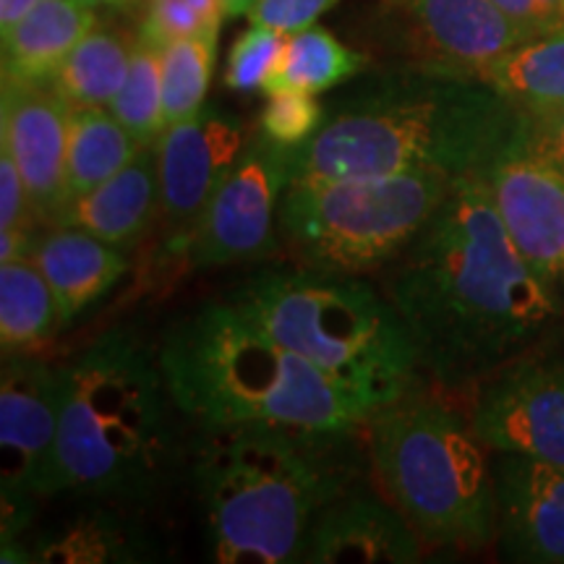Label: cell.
<instances>
[{"label":"cell","mask_w":564,"mask_h":564,"mask_svg":"<svg viewBox=\"0 0 564 564\" xmlns=\"http://www.w3.org/2000/svg\"><path fill=\"white\" fill-rule=\"evenodd\" d=\"M494 499L497 541L505 560L564 564V468L499 453Z\"/></svg>","instance_id":"9a60e30c"},{"label":"cell","mask_w":564,"mask_h":564,"mask_svg":"<svg viewBox=\"0 0 564 564\" xmlns=\"http://www.w3.org/2000/svg\"><path fill=\"white\" fill-rule=\"evenodd\" d=\"M293 150L253 133L188 238V262L215 270L270 259L280 249L278 212L291 183Z\"/></svg>","instance_id":"9c48e42d"},{"label":"cell","mask_w":564,"mask_h":564,"mask_svg":"<svg viewBox=\"0 0 564 564\" xmlns=\"http://www.w3.org/2000/svg\"><path fill=\"white\" fill-rule=\"evenodd\" d=\"M40 0H0V32H11Z\"/></svg>","instance_id":"e575fe53"},{"label":"cell","mask_w":564,"mask_h":564,"mask_svg":"<svg viewBox=\"0 0 564 564\" xmlns=\"http://www.w3.org/2000/svg\"><path fill=\"white\" fill-rule=\"evenodd\" d=\"M228 3V17H241V13H249L253 0H225Z\"/></svg>","instance_id":"8d00e7d4"},{"label":"cell","mask_w":564,"mask_h":564,"mask_svg":"<svg viewBox=\"0 0 564 564\" xmlns=\"http://www.w3.org/2000/svg\"><path fill=\"white\" fill-rule=\"evenodd\" d=\"M133 42L121 32L95 26L47 82L74 110L110 108L129 74Z\"/></svg>","instance_id":"d4e9b609"},{"label":"cell","mask_w":564,"mask_h":564,"mask_svg":"<svg viewBox=\"0 0 564 564\" xmlns=\"http://www.w3.org/2000/svg\"><path fill=\"white\" fill-rule=\"evenodd\" d=\"M84 3L91 6V9H112V11H123L137 6L139 0H84Z\"/></svg>","instance_id":"d590c367"},{"label":"cell","mask_w":564,"mask_h":564,"mask_svg":"<svg viewBox=\"0 0 564 564\" xmlns=\"http://www.w3.org/2000/svg\"><path fill=\"white\" fill-rule=\"evenodd\" d=\"M562 21H564V0H562Z\"/></svg>","instance_id":"f35d334b"},{"label":"cell","mask_w":564,"mask_h":564,"mask_svg":"<svg viewBox=\"0 0 564 564\" xmlns=\"http://www.w3.org/2000/svg\"><path fill=\"white\" fill-rule=\"evenodd\" d=\"M449 183L436 173L291 181L278 212L280 241L316 270L373 272L419 236Z\"/></svg>","instance_id":"ba28073f"},{"label":"cell","mask_w":564,"mask_h":564,"mask_svg":"<svg viewBox=\"0 0 564 564\" xmlns=\"http://www.w3.org/2000/svg\"><path fill=\"white\" fill-rule=\"evenodd\" d=\"M327 108L306 91H274L267 95V102L259 112L257 133L278 141V144L295 150L306 144L322 129Z\"/></svg>","instance_id":"4dcf8cb0"},{"label":"cell","mask_w":564,"mask_h":564,"mask_svg":"<svg viewBox=\"0 0 564 564\" xmlns=\"http://www.w3.org/2000/svg\"><path fill=\"white\" fill-rule=\"evenodd\" d=\"M352 436L259 423L199 429L194 489L212 562H303L316 518L356 481Z\"/></svg>","instance_id":"3957f363"},{"label":"cell","mask_w":564,"mask_h":564,"mask_svg":"<svg viewBox=\"0 0 564 564\" xmlns=\"http://www.w3.org/2000/svg\"><path fill=\"white\" fill-rule=\"evenodd\" d=\"M58 327V301L30 253L0 262V345L6 356L40 348Z\"/></svg>","instance_id":"cb8c5ba5"},{"label":"cell","mask_w":564,"mask_h":564,"mask_svg":"<svg viewBox=\"0 0 564 564\" xmlns=\"http://www.w3.org/2000/svg\"><path fill=\"white\" fill-rule=\"evenodd\" d=\"M30 562L137 564L158 560V544L137 520L110 510H89L45 528L26 546Z\"/></svg>","instance_id":"ffe728a7"},{"label":"cell","mask_w":564,"mask_h":564,"mask_svg":"<svg viewBox=\"0 0 564 564\" xmlns=\"http://www.w3.org/2000/svg\"><path fill=\"white\" fill-rule=\"evenodd\" d=\"M387 299L421 369L444 387L478 382L533 352L564 314V301L514 249L481 173L449 183L392 262Z\"/></svg>","instance_id":"6da1fadb"},{"label":"cell","mask_w":564,"mask_h":564,"mask_svg":"<svg viewBox=\"0 0 564 564\" xmlns=\"http://www.w3.org/2000/svg\"><path fill=\"white\" fill-rule=\"evenodd\" d=\"M158 209V154L154 147H144L123 171L63 204L53 223L87 230L100 241L126 251L144 236Z\"/></svg>","instance_id":"d6986e66"},{"label":"cell","mask_w":564,"mask_h":564,"mask_svg":"<svg viewBox=\"0 0 564 564\" xmlns=\"http://www.w3.org/2000/svg\"><path fill=\"white\" fill-rule=\"evenodd\" d=\"M63 369L13 352L0 371V494L45 499L63 491L58 463Z\"/></svg>","instance_id":"8fae6325"},{"label":"cell","mask_w":564,"mask_h":564,"mask_svg":"<svg viewBox=\"0 0 564 564\" xmlns=\"http://www.w3.org/2000/svg\"><path fill=\"white\" fill-rule=\"evenodd\" d=\"M288 34L270 26L251 24L241 37L232 42L228 63H225V87L241 95L264 91L278 58L285 47Z\"/></svg>","instance_id":"f546056e"},{"label":"cell","mask_w":564,"mask_h":564,"mask_svg":"<svg viewBox=\"0 0 564 564\" xmlns=\"http://www.w3.org/2000/svg\"><path fill=\"white\" fill-rule=\"evenodd\" d=\"M494 3H497L512 21H518L531 37L562 24V21H556L552 13L546 11V6L541 3V0H494Z\"/></svg>","instance_id":"836d02e7"},{"label":"cell","mask_w":564,"mask_h":564,"mask_svg":"<svg viewBox=\"0 0 564 564\" xmlns=\"http://www.w3.org/2000/svg\"><path fill=\"white\" fill-rule=\"evenodd\" d=\"M478 79L523 112L560 108L564 105V24L514 45Z\"/></svg>","instance_id":"7402d4cb"},{"label":"cell","mask_w":564,"mask_h":564,"mask_svg":"<svg viewBox=\"0 0 564 564\" xmlns=\"http://www.w3.org/2000/svg\"><path fill=\"white\" fill-rule=\"evenodd\" d=\"M110 110L141 147H154L167 129L162 108V51L152 42L141 37L133 42L129 74L112 97Z\"/></svg>","instance_id":"83f0119b"},{"label":"cell","mask_w":564,"mask_h":564,"mask_svg":"<svg viewBox=\"0 0 564 564\" xmlns=\"http://www.w3.org/2000/svg\"><path fill=\"white\" fill-rule=\"evenodd\" d=\"M470 426L486 449L564 468V356H528L478 392Z\"/></svg>","instance_id":"7c38bea8"},{"label":"cell","mask_w":564,"mask_h":564,"mask_svg":"<svg viewBox=\"0 0 564 564\" xmlns=\"http://www.w3.org/2000/svg\"><path fill=\"white\" fill-rule=\"evenodd\" d=\"M144 147L123 129L110 108L74 110L66 152V194L63 204L91 192L123 171ZM55 220V217H53Z\"/></svg>","instance_id":"603a6c76"},{"label":"cell","mask_w":564,"mask_h":564,"mask_svg":"<svg viewBox=\"0 0 564 564\" xmlns=\"http://www.w3.org/2000/svg\"><path fill=\"white\" fill-rule=\"evenodd\" d=\"M158 356L175 411L196 429L259 423L352 434L373 415L228 299L178 316L162 335Z\"/></svg>","instance_id":"277c9868"},{"label":"cell","mask_w":564,"mask_h":564,"mask_svg":"<svg viewBox=\"0 0 564 564\" xmlns=\"http://www.w3.org/2000/svg\"><path fill=\"white\" fill-rule=\"evenodd\" d=\"M337 0H253L249 9L251 24L270 26L282 34H293L312 26Z\"/></svg>","instance_id":"1f68e13d"},{"label":"cell","mask_w":564,"mask_h":564,"mask_svg":"<svg viewBox=\"0 0 564 564\" xmlns=\"http://www.w3.org/2000/svg\"><path fill=\"white\" fill-rule=\"evenodd\" d=\"M171 408L158 348L131 327L97 337L63 369V491L108 502L154 497L175 455Z\"/></svg>","instance_id":"5b68a950"},{"label":"cell","mask_w":564,"mask_h":564,"mask_svg":"<svg viewBox=\"0 0 564 564\" xmlns=\"http://www.w3.org/2000/svg\"><path fill=\"white\" fill-rule=\"evenodd\" d=\"M405 11L432 51V68L481 76L531 37L494 0H387Z\"/></svg>","instance_id":"e0dca14e"},{"label":"cell","mask_w":564,"mask_h":564,"mask_svg":"<svg viewBox=\"0 0 564 564\" xmlns=\"http://www.w3.org/2000/svg\"><path fill=\"white\" fill-rule=\"evenodd\" d=\"M423 539L394 505L350 489L324 510L303 549L308 564H405L421 560Z\"/></svg>","instance_id":"2e32d148"},{"label":"cell","mask_w":564,"mask_h":564,"mask_svg":"<svg viewBox=\"0 0 564 564\" xmlns=\"http://www.w3.org/2000/svg\"><path fill=\"white\" fill-rule=\"evenodd\" d=\"M541 3L546 6V11L552 13L556 21H562V0H541ZM562 24H564V21H562Z\"/></svg>","instance_id":"74e56055"},{"label":"cell","mask_w":564,"mask_h":564,"mask_svg":"<svg viewBox=\"0 0 564 564\" xmlns=\"http://www.w3.org/2000/svg\"><path fill=\"white\" fill-rule=\"evenodd\" d=\"M249 144L243 126L228 112L204 108L160 133L158 154L160 209L173 238L186 241L220 183Z\"/></svg>","instance_id":"4fadbf2b"},{"label":"cell","mask_w":564,"mask_h":564,"mask_svg":"<svg viewBox=\"0 0 564 564\" xmlns=\"http://www.w3.org/2000/svg\"><path fill=\"white\" fill-rule=\"evenodd\" d=\"M74 108L51 82H21L3 76L0 144L11 152L34 217L53 220L66 194V152Z\"/></svg>","instance_id":"5bb4252c"},{"label":"cell","mask_w":564,"mask_h":564,"mask_svg":"<svg viewBox=\"0 0 564 564\" xmlns=\"http://www.w3.org/2000/svg\"><path fill=\"white\" fill-rule=\"evenodd\" d=\"M97 9L84 0H40L3 34V76L47 82L79 42L97 26Z\"/></svg>","instance_id":"44dd1931"},{"label":"cell","mask_w":564,"mask_h":564,"mask_svg":"<svg viewBox=\"0 0 564 564\" xmlns=\"http://www.w3.org/2000/svg\"><path fill=\"white\" fill-rule=\"evenodd\" d=\"M528 137L564 173V105L539 112H525Z\"/></svg>","instance_id":"d6a6232c"},{"label":"cell","mask_w":564,"mask_h":564,"mask_svg":"<svg viewBox=\"0 0 564 564\" xmlns=\"http://www.w3.org/2000/svg\"><path fill=\"white\" fill-rule=\"evenodd\" d=\"M366 63H369L366 55L352 51L333 32L312 24L306 30L288 34L264 95H274V91L322 95V91L361 74Z\"/></svg>","instance_id":"484cf974"},{"label":"cell","mask_w":564,"mask_h":564,"mask_svg":"<svg viewBox=\"0 0 564 564\" xmlns=\"http://www.w3.org/2000/svg\"><path fill=\"white\" fill-rule=\"evenodd\" d=\"M225 17V0H147L139 37L162 51L178 40L220 32Z\"/></svg>","instance_id":"f1b7e54d"},{"label":"cell","mask_w":564,"mask_h":564,"mask_svg":"<svg viewBox=\"0 0 564 564\" xmlns=\"http://www.w3.org/2000/svg\"><path fill=\"white\" fill-rule=\"evenodd\" d=\"M220 32L196 34L162 47V108L165 123H178L204 108L217 61Z\"/></svg>","instance_id":"4316f807"},{"label":"cell","mask_w":564,"mask_h":564,"mask_svg":"<svg viewBox=\"0 0 564 564\" xmlns=\"http://www.w3.org/2000/svg\"><path fill=\"white\" fill-rule=\"evenodd\" d=\"M366 429L387 497L426 544L474 552L497 539L486 444L453 405L411 390L379 408Z\"/></svg>","instance_id":"52a82bcc"},{"label":"cell","mask_w":564,"mask_h":564,"mask_svg":"<svg viewBox=\"0 0 564 564\" xmlns=\"http://www.w3.org/2000/svg\"><path fill=\"white\" fill-rule=\"evenodd\" d=\"M30 259L58 301L63 327L100 303L129 272L123 249L68 225H55L45 236L32 238Z\"/></svg>","instance_id":"ac0fdd59"},{"label":"cell","mask_w":564,"mask_h":564,"mask_svg":"<svg viewBox=\"0 0 564 564\" xmlns=\"http://www.w3.org/2000/svg\"><path fill=\"white\" fill-rule=\"evenodd\" d=\"M225 299L373 413L413 390L421 364L411 333L358 274L270 267Z\"/></svg>","instance_id":"8992f818"},{"label":"cell","mask_w":564,"mask_h":564,"mask_svg":"<svg viewBox=\"0 0 564 564\" xmlns=\"http://www.w3.org/2000/svg\"><path fill=\"white\" fill-rule=\"evenodd\" d=\"M478 173L514 249L564 301V173L533 147L525 112L512 139Z\"/></svg>","instance_id":"30bf717a"},{"label":"cell","mask_w":564,"mask_h":564,"mask_svg":"<svg viewBox=\"0 0 564 564\" xmlns=\"http://www.w3.org/2000/svg\"><path fill=\"white\" fill-rule=\"evenodd\" d=\"M523 121V110L476 76L408 68L327 108L322 129L295 147L291 181L478 173Z\"/></svg>","instance_id":"7a4b0ae2"}]
</instances>
